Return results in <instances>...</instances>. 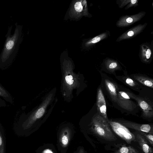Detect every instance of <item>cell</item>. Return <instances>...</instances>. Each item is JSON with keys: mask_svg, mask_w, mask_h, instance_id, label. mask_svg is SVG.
<instances>
[{"mask_svg": "<svg viewBox=\"0 0 153 153\" xmlns=\"http://www.w3.org/2000/svg\"><path fill=\"white\" fill-rule=\"evenodd\" d=\"M74 68L71 62L65 60L63 62L60 91L64 100L68 102L87 86L83 75L74 72Z\"/></svg>", "mask_w": 153, "mask_h": 153, "instance_id": "cell-1", "label": "cell"}, {"mask_svg": "<svg viewBox=\"0 0 153 153\" xmlns=\"http://www.w3.org/2000/svg\"><path fill=\"white\" fill-rule=\"evenodd\" d=\"M14 32L11 34L12 26L9 27L3 49L0 54V68H5L11 64L15 58L23 39L22 26L15 24Z\"/></svg>", "mask_w": 153, "mask_h": 153, "instance_id": "cell-2", "label": "cell"}, {"mask_svg": "<svg viewBox=\"0 0 153 153\" xmlns=\"http://www.w3.org/2000/svg\"><path fill=\"white\" fill-rule=\"evenodd\" d=\"M56 88H53L44 97L41 103L27 115L22 127L24 130L31 128L35 123L42 118H47L52 111L57 101L55 99L56 92Z\"/></svg>", "mask_w": 153, "mask_h": 153, "instance_id": "cell-3", "label": "cell"}, {"mask_svg": "<svg viewBox=\"0 0 153 153\" xmlns=\"http://www.w3.org/2000/svg\"><path fill=\"white\" fill-rule=\"evenodd\" d=\"M130 90L118 84V95L115 107L122 113L138 116L140 108Z\"/></svg>", "mask_w": 153, "mask_h": 153, "instance_id": "cell-4", "label": "cell"}, {"mask_svg": "<svg viewBox=\"0 0 153 153\" xmlns=\"http://www.w3.org/2000/svg\"><path fill=\"white\" fill-rule=\"evenodd\" d=\"M90 125L91 131L99 137L108 141L117 140L108 121L97 113L92 118Z\"/></svg>", "mask_w": 153, "mask_h": 153, "instance_id": "cell-5", "label": "cell"}, {"mask_svg": "<svg viewBox=\"0 0 153 153\" xmlns=\"http://www.w3.org/2000/svg\"><path fill=\"white\" fill-rule=\"evenodd\" d=\"M139 95L134 94V97L141 111V117L144 119L151 120L153 118V96L146 93L144 86L139 92Z\"/></svg>", "mask_w": 153, "mask_h": 153, "instance_id": "cell-6", "label": "cell"}, {"mask_svg": "<svg viewBox=\"0 0 153 153\" xmlns=\"http://www.w3.org/2000/svg\"><path fill=\"white\" fill-rule=\"evenodd\" d=\"M101 82L100 86L115 107L117 100L118 84L106 74L100 72Z\"/></svg>", "mask_w": 153, "mask_h": 153, "instance_id": "cell-7", "label": "cell"}, {"mask_svg": "<svg viewBox=\"0 0 153 153\" xmlns=\"http://www.w3.org/2000/svg\"><path fill=\"white\" fill-rule=\"evenodd\" d=\"M108 121L114 132L128 143H131L136 140L134 134L131 133L127 127L116 121L108 119Z\"/></svg>", "mask_w": 153, "mask_h": 153, "instance_id": "cell-8", "label": "cell"}, {"mask_svg": "<svg viewBox=\"0 0 153 153\" xmlns=\"http://www.w3.org/2000/svg\"><path fill=\"white\" fill-rule=\"evenodd\" d=\"M96 106L97 113L108 121V118L107 114L106 101L100 85L97 89Z\"/></svg>", "mask_w": 153, "mask_h": 153, "instance_id": "cell-9", "label": "cell"}, {"mask_svg": "<svg viewBox=\"0 0 153 153\" xmlns=\"http://www.w3.org/2000/svg\"><path fill=\"white\" fill-rule=\"evenodd\" d=\"M115 76L119 81L131 89L138 93L144 87V86L131 78L128 74L126 71L124 72V74L122 75H116Z\"/></svg>", "mask_w": 153, "mask_h": 153, "instance_id": "cell-10", "label": "cell"}, {"mask_svg": "<svg viewBox=\"0 0 153 153\" xmlns=\"http://www.w3.org/2000/svg\"><path fill=\"white\" fill-rule=\"evenodd\" d=\"M126 127L132 128L139 132L153 134V127L151 125L140 124L122 119L116 121Z\"/></svg>", "mask_w": 153, "mask_h": 153, "instance_id": "cell-11", "label": "cell"}, {"mask_svg": "<svg viewBox=\"0 0 153 153\" xmlns=\"http://www.w3.org/2000/svg\"><path fill=\"white\" fill-rule=\"evenodd\" d=\"M145 13H139L129 16H125L121 17L117 21V25L119 27L127 26L140 20L145 15Z\"/></svg>", "mask_w": 153, "mask_h": 153, "instance_id": "cell-12", "label": "cell"}, {"mask_svg": "<svg viewBox=\"0 0 153 153\" xmlns=\"http://www.w3.org/2000/svg\"><path fill=\"white\" fill-rule=\"evenodd\" d=\"M129 76L135 81L144 86L153 88V79L143 74H135Z\"/></svg>", "mask_w": 153, "mask_h": 153, "instance_id": "cell-13", "label": "cell"}, {"mask_svg": "<svg viewBox=\"0 0 153 153\" xmlns=\"http://www.w3.org/2000/svg\"><path fill=\"white\" fill-rule=\"evenodd\" d=\"M136 140L144 153H153V150L149 145L148 142L144 136L138 131L135 132Z\"/></svg>", "mask_w": 153, "mask_h": 153, "instance_id": "cell-14", "label": "cell"}, {"mask_svg": "<svg viewBox=\"0 0 153 153\" xmlns=\"http://www.w3.org/2000/svg\"><path fill=\"white\" fill-rule=\"evenodd\" d=\"M146 24L140 25L131 28L120 36L117 41H120L123 39H128L135 36L143 30L145 27Z\"/></svg>", "mask_w": 153, "mask_h": 153, "instance_id": "cell-15", "label": "cell"}, {"mask_svg": "<svg viewBox=\"0 0 153 153\" xmlns=\"http://www.w3.org/2000/svg\"><path fill=\"white\" fill-rule=\"evenodd\" d=\"M71 130L68 127L63 128L60 133L59 137V143L62 147H66L68 145L71 136Z\"/></svg>", "mask_w": 153, "mask_h": 153, "instance_id": "cell-16", "label": "cell"}, {"mask_svg": "<svg viewBox=\"0 0 153 153\" xmlns=\"http://www.w3.org/2000/svg\"><path fill=\"white\" fill-rule=\"evenodd\" d=\"M87 2L85 0L78 1L74 3L72 7L74 14H84L86 12Z\"/></svg>", "mask_w": 153, "mask_h": 153, "instance_id": "cell-17", "label": "cell"}, {"mask_svg": "<svg viewBox=\"0 0 153 153\" xmlns=\"http://www.w3.org/2000/svg\"><path fill=\"white\" fill-rule=\"evenodd\" d=\"M105 68L106 69L105 71L108 73L114 75V76L116 75L115 71L118 70H120V67L118 64L116 62H113L108 64H106Z\"/></svg>", "mask_w": 153, "mask_h": 153, "instance_id": "cell-18", "label": "cell"}, {"mask_svg": "<svg viewBox=\"0 0 153 153\" xmlns=\"http://www.w3.org/2000/svg\"><path fill=\"white\" fill-rule=\"evenodd\" d=\"M11 104L13 103V99L10 94L0 84V97Z\"/></svg>", "mask_w": 153, "mask_h": 153, "instance_id": "cell-19", "label": "cell"}, {"mask_svg": "<svg viewBox=\"0 0 153 153\" xmlns=\"http://www.w3.org/2000/svg\"><path fill=\"white\" fill-rule=\"evenodd\" d=\"M113 153H139L136 149L131 146H123Z\"/></svg>", "mask_w": 153, "mask_h": 153, "instance_id": "cell-20", "label": "cell"}, {"mask_svg": "<svg viewBox=\"0 0 153 153\" xmlns=\"http://www.w3.org/2000/svg\"><path fill=\"white\" fill-rule=\"evenodd\" d=\"M106 36V34L104 33L96 36L87 42L86 43V45L88 46L97 43L105 38Z\"/></svg>", "mask_w": 153, "mask_h": 153, "instance_id": "cell-21", "label": "cell"}, {"mask_svg": "<svg viewBox=\"0 0 153 153\" xmlns=\"http://www.w3.org/2000/svg\"><path fill=\"white\" fill-rule=\"evenodd\" d=\"M142 53L144 61L145 62H148V60L150 58L151 55V50L149 48H146V49H145L143 48Z\"/></svg>", "mask_w": 153, "mask_h": 153, "instance_id": "cell-22", "label": "cell"}, {"mask_svg": "<svg viewBox=\"0 0 153 153\" xmlns=\"http://www.w3.org/2000/svg\"><path fill=\"white\" fill-rule=\"evenodd\" d=\"M139 132V131H138ZM142 134L148 142L152 145H153V136L152 134L146 133L143 132H139Z\"/></svg>", "mask_w": 153, "mask_h": 153, "instance_id": "cell-23", "label": "cell"}, {"mask_svg": "<svg viewBox=\"0 0 153 153\" xmlns=\"http://www.w3.org/2000/svg\"><path fill=\"white\" fill-rule=\"evenodd\" d=\"M4 144L3 137L0 132V153H4Z\"/></svg>", "mask_w": 153, "mask_h": 153, "instance_id": "cell-24", "label": "cell"}, {"mask_svg": "<svg viewBox=\"0 0 153 153\" xmlns=\"http://www.w3.org/2000/svg\"><path fill=\"white\" fill-rule=\"evenodd\" d=\"M6 105L5 100L0 97V108L5 107Z\"/></svg>", "mask_w": 153, "mask_h": 153, "instance_id": "cell-25", "label": "cell"}, {"mask_svg": "<svg viewBox=\"0 0 153 153\" xmlns=\"http://www.w3.org/2000/svg\"><path fill=\"white\" fill-rule=\"evenodd\" d=\"M42 153H54L53 151L49 149H45L42 152Z\"/></svg>", "mask_w": 153, "mask_h": 153, "instance_id": "cell-26", "label": "cell"}, {"mask_svg": "<svg viewBox=\"0 0 153 153\" xmlns=\"http://www.w3.org/2000/svg\"><path fill=\"white\" fill-rule=\"evenodd\" d=\"M77 153H85L83 149H80Z\"/></svg>", "mask_w": 153, "mask_h": 153, "instance_id": "cell-27", "label": "cell"}]
</instances>
